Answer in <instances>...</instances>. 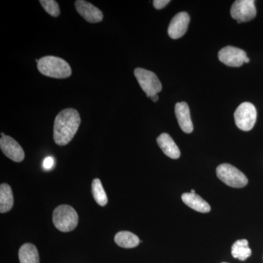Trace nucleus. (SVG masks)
<instances>
[{
	"label": "nucleus",
	"instance_id": "obj_4",
	"mask_svg": "<svg viewBox=\"0 0 263 263\" xmlns=\"http://www.w3.org/2000/svg\"><path fill=\"white\" fill-rule=\"evenodd\" d=\"M216 175L222 182L231 187H245L248 183V179L243 173L230 164L224 163L218 166Z\"/></svg>",
	"mask_w": 263,
	"mask_h": 263
},
{
	"label": "nucleus",
	"instance_id": "obj_21",
	"mask_svg": "<svg viewBox=\"0 0 263 263\" xmlns=\"http://www.w3.org/2000/svg\"><path fill=\"white\" fill-rule=\"evenodd\" d=\"M55 164V161L53 157H47L46 158L44 159L43 160V168L46 170V171H50L53 168V166Z\"/></svg>",
	"mask_w": 263,
	"mask_h": 263
},
{
	"label": "nucleus",
	"instance_id": "obj_8",
	"mask_svg": "<svg viewBox=\"0 0 263 263\" xmlns=\"http://www.w3.org/2000/svg\"><path fill=\"white\" fill-rule=\"evenodd\" d=\"M218 57L223 64L232 67H239L245 63L247 53L240 48L233 46H226L221 48Z\"/></svg>",
	"mask_w": 263,
	"mask_h": 263
},
{
	"label": "nucleus",
	"instance_id": "obj_3",
	"mask_svg": "<svg viewBox=\"0 0 263 263\" xmlns=\"http://www.w3.org/2000/svg\"><path fill=\"white\" fill-rule=\"evenodd\" d=\"M53 222L57 229L67 233L72 231L77 227L79 216L75 209L70 205H60L53 211Z\"/></svg>",
	"mask_w": 263,
	"mask_h": 263
},
{
	"label": "nucleus",
	"instance_id": "obj_2",
	"mask_svg": "<svg viewBox=\"0 0 263 263\" xmlns=\"http://www.w3.org/2000/svg\"><path fill=\"white\" fill-rule=\"evenodd\" d=\"M38 70L43 75L53 79H67L72 74L70 65L60 57H42L37 63Z\"/></svg>",
	"mask_w": 263,
	"mask_h": 263
},
{
	"label": "nucleus",
	"instance_id": "obj_15",
	"mask_svg": "<svg viewBox=\"0 0 263 263\" xmlns=\"http://www.w3.org/2000/svg\"><path fill=\"white\" fill-rule=\"evenodd\" d=\"M114 240L118 246L125 249L135 248L141 242L136 235L129 231L119 232L116 235Z\"/></svg>",
	"mask_w": 263,
	"mask_h": 263
},
{
	"label": "nucleus",
	"instance_id": "obj_6",
	"mask_svg": "<svg viewBox=\"0 0 263 263\" xmlns=\"http://www.w3.org/2000/svg\"><path fill=\"white\" fill-rule=\"evenodd\" d=\"M234 118L237 127L243 131H250L257 121V110L253 104L246 102L236 109Z\"/></svg>",
	"mask_w": 263,
	"mask_h": 263
},
{
	"label": "nucleus",
	"instance_id": "obj_20",
	"mask_svg": "<svg viewBox=\"0 0 263 263\" xmlns=\"http://www.w3.org/2000/svg\"><path fill=\"white\" fill-rule=\"evenodd\" d=\"M44 10L51 16L58 17L60 15V6L54 0H41L40 1Z\"/></svg>",
	"mask_w": 263,
	"mask_h": 263
},
{
	"label": "nucleus",
	"instance_id": "obj_18",
	"mask_svg": "<svg viewBox=\"0 0 263 263\" xmlns=\"http://www.w3.org/2000/svg\"><path fill=\"white\" fill-rule=\"evenodd\" d=\"M231 254L234 258L245 261L252 255V250L249 247V242L247 239L237 240L232 247Z\"/></svg>",
	"mask_w": 263,
	"mask_h": 263
},
{
	"label": "nucleus",
	"instance_id": "obj_14",
	"mask_svg": "<svg viewBox=\"0 0 263 263\" xmlns=\"http://www.w3.org/2000/svg\"><path fill=\"white\" fill-rule=\"evenodd\" d=\"M181 199L184 204L197 212H210L211 206L209 204L197 194L184 193L181 196Z\"/></svg>",
	"mask_w": 263,
	"mask_h": 263
},
{
	"label": "nucleus",
	"instance_id": "obj_12",
	"mask_svg": "<svg viewBox=\"0 0 263 263\" xmlns=\"http://www.w3.org/2000/svg\"><path fill=\"white\" fill-rule=\"evenodd\" d=\"M175 114L182 131L185 133H193V124L190 117V110L187 103L185 102L176 103L175 106Z\"/></svg>",
	"mask_w": 263,
	"mask_h": 263
},
{
	"label": "nucleus",
	"instance_id": "obj_1",
	"mask_svg": "<svg viewBox=\"0 0 263 263\" xmlns=\"http://www.w3.org/2000/svg\"><path fill=\"white\" fill-rule=\"evenodd\" d=\"M81 124L79 112L73 108L62 110L55 118L53 140L59 146L68 144L74 138Z\"/></svg>",
	"mask_w": 263,
	"mask_h": 263
},
{
	"label": "nucleus",
	"instance_id": "obj_25",
	"mask_svg": "<svg viewBox=\"0 0 263 263\" xmlns=\"http://www.w3.org/2000/svg\"><path fill=\"white\" fill-rule=\"evenodd\" d=\"M191 193L195 194V190H191Z\"/></svg>",
	"mask_w": 263,
	"mask_h": 263
},
{
	"label": "nucleus",
	"instance_id": "obj_11",
	"mask_svg": "<svg viewBox=\"0 0 263 263\" xmlns=\"http://www.w3.org/2000/svg\"><path fill=\"white\" fill-rule=\"evenodd\" d=\"M75 6L78 13L86 22L95 24L103 21V12L91 3L84 1V0H78V1H76Z\"/></svg>",
	"mask_w": 263,
	"mask_h": 263
},
{
	"label": "nucleus",
	"instance_id": "obj_22",
	"mask_svg": "<svg viewBox=\"0 0 263 263\" xmlns=\"http://www.w3.org/2000/svg\"><path fill=\"white\" fill-rule=\"evenodd\" d=\"M170 3H171L170 0H155L153 2V4L156 9L160 10L167 6Z\"/></svg>",
	"mask_w": 263,
	"mask_h": 263
},
{
	"label": "nucleus",
	"instance_id": "obj_17",
	"mask_svg": "<svg viewBox=\"0 0 263 263\" xmlns=\"http://www.w3.org/2000/svg\"><path fill=\"white\" fill-rule=\"evenodd\" d=\"M13 195L12 189L7 183L0 186V212L2 214L11 210L13 206Z\"/></svg>",
	"mask_w": 263,
	"mask_h": 263
},
{
	"label": "nucleus",
	"instance_id": "obj_5",
	"mask_svg": "<svg viewBox=\"0 0 263 263\" xmlns=\"http://www.w3.org/2000/svg\"><path fill=\"white\" fill-rule=\"evenodd\" d=\"M134 74L137 81L148 98L157 95L162 91V86L160 81L152 71L138 67L135 70Z\"/></svg>",
	"mask_w": 263,
	"mask_h": 263
},
{
	"label": "nucleus",
	"instance_id": "obj_23",
	"mask_svg": "<svg viewBox=\"0 0 263 263\" xmlns=\"http://www.w3.org/2000/svg\"><path fill=\"white\" fill-rule=\"evenodd\" d=\"M152 99V101L154 102V103H156V102L158 101L159 100V96L157 95H154V96L151 97L150 98Z\"/></svg>",
	"mask_w": 263,
	"mask_h": 263
},
{
	"label": "nucleus",
	"instance_id": "obj_24",
	"mask_svg": "<svg viewBox=\"0 0 263 263\" xmlns=\"http://www.w3.org/2000/svg\"><path fill=\"white\" fill-rule=\"evenodd\" d=\"M249 61H250V60H249V58L247 57V58L246 59L245 63H249Z\"/></svg>",
	"mask_w": 263,
	"mask_h": 263
},
{
	"label": "nucleus",
	"instance_id": "obj_7",
	"mask_svg": "<svg viewBox=\"0 0 263 263\" xmlns=\"http://www.w3.org/2000/svg\"><path fill=\"white\" fill-rule=\"evenodd\" d=\"M254 0H237L231 7V16L238 24L250 22L257 15Z\"/></svg>",
	"mask_w": 263,
	"mask_h": 263
},
{
	"label": "nucleus",
	"instance_id": "obj_13",
	"mask_svg": "<svg viewBox=\"0 0 263 263\" xmlns=\"http://www.w3.org/2000/svg\"><path fill=\"white\" fill-rule=\"evenodd\" d=\"M157 142L164 155L174 160L179 158L181 152L179 147L168 134L162 133L157 138Z\"/></svg>",
	"mask_w": 263,
	"mask_h": 263
},
{
	"label": "nucleus",
	"instance_id": "obj_19",
	"mask_svg": "<svg viewBox=\"0 0 263 263\" xmlns=\"http://www.w3.org/2000/svg\"><path fill=\"white\" fill-rule=\"evenodd\" d=\"M91 190H92V195L94 197L95 201L98 205L101 206H105L108 203V197H107L106 193L102 184L101 181L99 179H95L92 181L91 185Z\"/></svg>",
	"mask_w": 263,
	"mask_h": 263
},
{
	"label": "nucleus",
	"instance_id": "obj_26",
	"mask_svg": "<svg viewBox=\"0 0 263 263\" xmlns=\"http://www.w3.org/2000/svg\"><path fill=\"white\" fill-rule=\"evenodd\" d=\"M222 263H228V262H222Z\"/></svg>",
	"mask_w": 263,
	"mask_h": 263
},
{
	"label": "nucleus",
	"instance_id": "obj_9",
	"mask_svg": "<svg viewBox=\"0 0 263 263\" xmlns=\"http://www.w3.org/2000/svg\"><path fill=\"white\" fill-rule=\"evenodd\" d=\"M1 136L0 148L2 152L10 160L15 162H22L25 157V154L18 142L15 141L11 137L5 136L4 133H2Z\"/></svg>",
	"mask_w": 263,
	"mask_h": 263
},
{
	"label": "nucleus",
	"instance_id": "obj_16",
	"mask_svg": "<svg viewBox=\"0 0 263 263\" xmlns=\"http://www.w3.org/2000/svg\"><path fill=\"white\" fill-rule=\"evenodd\" d=\"M18 257L20 263H40L37 249L32 243H25L21 247Z\"/></svg>",
	"mask_w": 263,
	"mask_h": 263
},
{
	"label": "nucleus",
	"instance_id": "obj_10",
	"mask_svg": "<svg viewBox=\"0 0 263 263\" xmlns=\"http://www.w3.org/2000/svg\"><path fill=\"white\" fill-rule=\"evenodd\" d=\"M190 17L186 12H181L175 15L169 24L168 35L172 39L183 37L187 31Z\"/></svg>",
	"mask_w": 263,
	"mask_h": 263
}]
</instances>
